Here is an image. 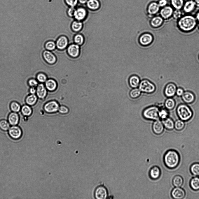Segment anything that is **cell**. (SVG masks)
<instances>
[{"mask_svg": "<svg viewBox=\"0 0 199 199\" xmlns=\"http://www.w3.org/2000/svg\"><path fill=\"white\" fill-rule=\"evenodd\" d=\"M176 22L177 28L185 33L193 31L197 27L198 23L194 15L191 14H184Z\"/></svg>", "mask_w": 199, "mask_h": 199, "instance_id": "1", "label": "cell"}, {"mask_svg": "<svg viewBox=\"0 0 199 199\" xmlns=\"http://www.w3.org/2000/svg\"><path fill=\"white\" fill-rule=\"evenodd\" d=\"M165 166L170 169L177 167L179 164L180 157L179 153L174 149H169L165 154L163 158Z\"/></svg>", "mask_w": 199, "mask_h": 199, "instance_id": "2", "label": "cell"}, {"mask_svg": "<svg viewBox=\"0 0 199 199\" xmlns=\"http://www.w3.org/2000/svg\"><path fill=\"white\" fill-rule=\"evenodd\" d=\"M176 112L179 119L184 121L190 120L193 115L191 109L187 105L185 104L179 105L176 109Z\"/></svg>", "mask_w": 199, "mask_h": 199, "instance_id": "3", "label": "cell"}, {"mask_svg": "<svg viewBox=\"0 0 199 199\" xmlns=\"http://www.w3.org/2000/svg\"><path fill=\"white\" fill-rule=\"evenodd\" d=\"M159 108L156 106H152L146 109L143 112V115L146 119L156 120L159 119Z\"/></svg>", "mask_w": 199, "mask_h": 199, "instance_id": "4", "label": "cell"}, {"mask_svg": "<svg viewBox=\"0 0 199 199\" xmlns=\"http://www.w3.org/2000/svg\"><path fill=\"white\" fill-rule=\"evenodd\" d=\"M139 89L141 91L147 94L154 92L156 90L155 85L147 80L142 81L139 85Z\"/></svg>", "mask_w": 199, "mask_h": 199, "instance_id": "5", "label": "cell"}, {"mask_svg": "<svg viewBox=\"0 0 199 199\" xmlns=\"http://www.w3.org/2000/svg\"><path fill=\"white\" fill-rule=\"evenodd\" d=\"M108 191L106 187L103 185L97 186L94 190V196L95 199H105L108 197Z\"/></svg>", "mask_w": 199, "mask_h": 199, "instance_id": "6", "label": "cell"}, {"mask_svg": "<svg viewBox=\"0 0 199 199\" xmlns=\"http://www.w3.org/2000/svg\"><path fill=\"white\" fill-rule=\"evenodd\" d=\"M174 10L170 5H168L160 8L159 12L160 15L165 21H168L172 18Z\"/></svg>", "mask_w": 199, "mask_h": 199, "instance_id": "7", "label": "cell"}, {"mask_svg": "<svg viewBox=\"0 0 199 199\" xmlns=\"http://www.w3.org/2000/svg\"><path fill=\"white\" fill-rule=\"evenodd\" d=\"M8 133L10 137L15 140L20 139L22 134L21 128L16 125L12 126L10 127L8 129Z\"/></svg>", "mask_w": 199, "mask_h": 199, "instance_id": "8", "label": "cell"}, {"mask_svg": "<svg viewBox=\"0 0 199 199\" xmlns=\"http://www.w3.org/2000/svg\"><path fill=\"white\" fill-rule=\"evenodd\" d=\"M196 8L194 0H186L185 1L182 10L184 14H191Z\"/></svg>", "mask_w": 199, "mask_h": 199, "instance_id": "9", "label": "cell"}, {"mask_svg": "<svg viewBox=\"0 0 199 199\" xmlns=\"http://www.w3.org/2000/svg\"><path fill=\"white\" fill-rule=\"evenodd\" d=\"M80 50V46L75 43L70 44L67 48L68 55L73 58H77L79 56Z\"/></svg>", "mask_w": 199, "mask_h": 199, "instance_id": "10", "label": "cell"}, {"mask_svg": "<svg viewBox=\"0 0 199 199\" xmlns=\"http://www.w3.org/2000/svg\"><path fill=\"white\" fill-rule=\"evenodd\" d=\"M177 89L176 84L173 82L167 84L164 89V94L167 98L172 97L176 94Z\"/></svg>", "mask_w": 199, "mask_h": 199, "instance_id": "11", "label": "cell"}, {"mask_svg": "<svg viewBox=\"0 0 199 199\" xmlns=\"http://www.w3.org/2000/svg\"><path fill=\"white\" fill-rule=\"evenodd\" d=\"M42 56L44 61L49 64H53L56 62V57L51 51L44 50L42 52Z\"/></svg>", "mask_w": 199, "mask_h": 199, "instance_id": "12", "label": "cell"}, {"mask_svg": "<svg viewBox=\"0 0 199 199\" xmlns=\"http://www.w3.org/2000/svg\"><path fill=\"white\" fill-rule=\"evenodd\" d=\"M172 197L175 199H182L185 196V191L180 187H175L172 190L171 193Z\"/></svg>", "mask_w": 199, "mask_h": 199, "instance_id": "13", "label": "cell"}, {"mask_svg": "<svg viewBox=\"0 0 199 199\" xmlns=\"http://www.w3.org/2000/svg\"><path fill=\"white\" fill-rule=\"evenodd\" d=\"M67 38L64 36H60L55 42L56 47L59 50H63L67 47L68 45Z\"/></svg>", "mask_w": 199, "mask_h": 199, "instance_id": "14", "label": "cell"}, {"mask_svg": "<svg viewBox=\"0 0 199 199\" xmlns=\"http://www.w3.org/2000/svg\"><path fill=\"white\" fill-rule=\"evenodd\" d=\"M160 9L157 2L153 1L148 5L147 11L150 15L153 16L159 13Z\"/></svg>", "mask_w": 199, "mask_h": 199, "instance_id": "15", "label": "cell"}, {"mask_svg": "<svg viewBox=\"0 0 199 199\" xmlns=\"http://www.w3.org/2000/svg\"><path fill=\"white\" fill-rule=\"evenodd\" d=\"M44 109L48 113H53L58 110L59 106L58 104L55 101H49L45 104Z\"/></svg>", "mask_w": 199, "mask_h": 199, "instance_id": "16", "label": "cell"}, {"mask_svg": "<svg viewBox=\"0 0 199 199\" xmlns=\"http://www.w3.org/2000/svg\"><path fill=\"white\" fill-rule=\"evenodd\" d=\"M161 175V170L160 168L156 165L153 166L149 170V176L151 179L155 180L158 179Z\"/></svg>", "mask_w": 199, "mask_h": 199, "instance_id": "17", "label": "cell"}, {"mask_svg": "<svg viewBox=\"0 0 199 199\" xmlns=\"http://www.w3.org/2000/svg\"><path fill=\"white\" fill-rule=\"evenodd\" d=\"M164 128L162 121L159 119L155 120L153 125V132L157 135H160L162 133Z\"/></svg>", "mask_w": 199, "mask_h": 199, "instance_id": "18", "label": "cell"}, {"mask_svg": "<svg viewBox=\"0 0 199 199\" xmlns=\"http://www.w3.org/2000/svg\"><path fill=\"white\" fill-rule=\"evenodd\" d=\"M181 97L183 101L186 104L192 103L195 100L194 94L189 91H184Z\"/></svg>", "mask_w": 199, "mask_h": 199, "instance_id": "19", "label": "cell"}, {"mask_svg": "<svg viewBox=\"0 0 199 199\" xmlns=\"http://www.w3.org/2000/svg\"><path fill=\"white\" fill-rule=\"evenodd\" d=\"M87 15L85 9L82 7H80L76 10L74 17L77 21H81L85 18Z\"/></svg>", "mask_w": 199, "mask_h": 199, "instance_id": "20", "label": "cell"}, {"mask_svg": "<svg viewBox=\"0 0 199 199\" xmlns=\"http://www.w3.org/2000/svg\"><path fill=\"white\" fill-rule=\"evenodd\" d=\"M153 39L151 35L149 33H145L141 36L139 40L141 44L146 45L151 43Z\"/></svg>", "mask_w": 199, "mask_h": 199, "instance_id": "21", "label": "cell"}, {"mask_svg": "<svg viewBox=\"0 0 199 199\" xmlns=\"http://www.w3.org/2000/svg\"><path fill=\"white\" fill-rule=\"evenodd\" d=\"M164 20L160 16H155L153 17L151 21V25L155 28L161 27L163 24Z\"/></svg>", "mask_w": 199, "mask_h": 199, "instance_id": "22", "label": "cell"}, {"mask_svg": "<svg viewBox=\"0 0 199 199\" xmlns=\"http://www.w3.org/2000/svg\"><path fill=\"white\" fill-rule=\"evenodd\" d=\"M36 93L37 97L40 98H43L46 96L47 90L43 84H40L37 85Z\"/></svg>", "mask_w": 199, "mask_h": 199, "instance_id": "23", "label": "cell"}, {"mask_svg": "<svg viewBox=\"0 0 199 199\" xmlns=\"http://www.w3.org/2000/svg\"><path fill=\"white\" fill-rule=\"evenodd\" d=\"M19 120V116L17 112H11L8 116V121L10 124L12 126L17 125L18 123Z\"/></svg>", "mask_w": 199, "mask_h": 199, "instance_id": "24", "label": "cell"}, {"mask_svg": "<svg viewBox=\"0 0 199 199\" xmlns=\"http://www.w3.org/2000/svg\"><path fill=\"white\" fill-rule=\"evenodd\" d=\"M162 122L164 128L167 130L171 131L174 128V122L171 118L167 117L162 120Z\"/></svg>", "mask_w": 199, "mask_h": 199, "instance_id": "25", "label": "cell"}, {"mask_svg": "<svg viewBox=\"0 0 199 199\" xmlns=\"http://www.w3.org/2000/svg\"><path fill=\"white\" fill-rule=\"evenodd\" d=\"M185 1L184 0H170V5L174 10H182Z\"/></svg>", "mask_w": 199, "mask_h": 199, "instance_id": "26", "label": "cell"}, {"mask_svg": "<svg viewBox=\"0 0 199 199\" xmlns=\"http://www.w3.org/2000/svg\"><path fill=\"white\" fill-rule=\"evenodd\" d=\"M191 188L195 191L199 190V177L195 176L192 178L190 181Z\"/></svg>", "mask_w": 199, "mask_h": 199, "instance_id": "27", "label": "cell"}, {"mask_svg": "<svg viewBox=\"0 0 199 199\" xmlns=\"http://www.w3.org/2000/svg\"><path fill=\"white\" fill-rule=\"evenodd\" d=\"M129 84L130 86L133 88H136L140 83L139 78L137 76L134 75L131 76L129 78Z\"/></svg>", "mask_w": 199, "mask_h": 199, "instance_id": "28", "label": "cell"}, {"mask_svg": "<svg viewBox=\"0 0 199 199\" xmlns=\"http://www.w3.org/2000/svg\"><path fill=\"white\" fill-rule=\"evenodd\" d=\"M164 105L166 109L168 110H171L175 107L176 103L172 98H168L165 101Z\"/></svg>", "mask_w": 199, "mask_h": 199, "instance_id": "29", "label": "cell"}, {"mask_svg": "<svg viewBox=\"0 0 199 199\" xmlns=\"http://www.w3.org/2000/svg\"><path fill=\"white\" fill-rule=\"evenodd\" d=\"M184 183L183 177L179 175H176L173 178L172 183L175 187H181Z\"/></svg>", "mask_w": 199, "mask_h": 199, "instance_id": "30", "label": "cell"}, {"mask_svg": "<svg viewBox=\"0 0 199 199\" xmlns=\"http://www.w3.org/2000/svg\"><path fill=\"white\" fill-rule=\"evenodd\" d=\"M45 86L48 90L53 91L57 88V84L56 81L53 79H49L46 81Z\"/></svg>", "mask_w": 199, "mask_h": 199, "instance_id": "31", "label": "cell"}, {"mask_svg": "<svg viewBox=\"0 0 199 199\" xmlns=\"http://www.w3.org/2000/svg\"><path fill=\"white\" fill-rule=\"evenodd\" d=\"M87 5L90 9L92 10L97 9L100 6V3L98 0H88Z\"/></svg>", "mask_w": 199, "mask_h": 199, "instance_id": "32", "label": "cell"}, {"mask_svg": "<svg viewBox=\"0 0 199 199\" xmlns=\"http://www.w3.org/2000/svg\"><path fill=\"white\" fill-rule=\"evenodd\" d=\"M83 27V24L81 21H74L71 24V27L72 30L75 32H78L80 31Z\"/></svg>", "mask_w": 199, "mask_h": 199, "instance_id": "33", "label": "cell"}, {"mask_svg": "<svg viewBox=\"0 0 199 199\" xmlns=\"http://www.w3.org/2000/svg\"><path fill=\"white\" fill-rule=\"evenodd\" d=\"M191 173L195 176L199 177V163L192 164L190 168Z\"/></svg>", "mask_w": 199, "mask_h": 199, "instance_id": "34", "label": "cell"}, {"mask_svg": "<svg viewBox=\"0 0 199 199\" xmlns=\"http://www.w3.org/2000/svg\"><path fill=\"white\" fill-rule=\"evenodd\" d=\"M37 100V96L35 94H31L27 97L25 101L28 105H32L36 103Z\"/></svg>", "mask_w": 199, "mask_h": 199, "instance_id": "35", "label": "cell"}, {"mask_svg": "<svg viewBox=\"0 0 199 199\" xmlns=\"http://www.w3.org/2000/svg\"><path fill=\"white\" fill-rule=\"evenodd\" d=\"M184 122L180 119L176 120L174 122V128L177 131H181L185 127Z\"/></svg>", "mask_w": 199, "mask_h": 199, "instance_id": "36", "label": "cell"}, {"mask_svg": "<svg viewBox=\"0 0 199 199\" xmlns=\"http://www.w3.org/2000/svg\"><path fill=\"white\" fill-rule=\"evenodd\" d=\"M74 41L75 43L80 46L83 44L84 42V38L82 34H77L74 36Z\"/></svg>", "mask_w": 199, "mask_h": 199, "instance_id": "37", "label": "cell"}, {"mask_svg": "<svg viewBox=\"0 0 199 199\" xmlns=\"http://www.w3.org/2000/svg\"><path fill=\"white\" fill-rule=\"evenodd\" d=\"M21 110L22 114L25 116H30L32 112V108L28 105H23L21 108Z\"/></svg>", "mask_w": 199, "mask_h": 199, "instance_id": "38", "label": "cell"}, {"mask_svg": "<svg viewBox=\"0 0 199 199\" xmlns=\"http://www.w3.org/2000/svg\"><path fill=\"white\" fill-rule=\"evenodd\" d=\"M44 47L46 50L51 51L56 47V43L53 41H48L45 43Z\"/></svg>", "mask_w": 199, "mask_h": 199, "instance_id": "39", "label": "cell"}, {"mask_svg": "<svg viewBox=\"0 0 199 199\" xmlns=\"http://www.w3.org/2000/svg\"><path fill=\"white\" fill-rule=\"evenodd\" d=\"M183 14L184 13L181 10L174 9L172 18L177 21L184 15Z\"/></svg>", "mask_w": 199, "mask_h": 199, "instance_id": "40", "label": "cell"}, {"mask_svg": "<svg viewBox=\"0 0 199 199\" xmlns=\"http://www.w3.org/2000/svg\"><path fill=\"white\" fill-rule=\"evenodd\" d=\"M141 94V91L139 89L134 88L130 92V95L131 98L135 99L139 97Z\"/></svg>", "mask_w": 199, "mask_h": 199, "instance_id": "41", "label": "cell"}, {"mask_svg": "<svg viewBox=\"0 0 199 199\" xmlns=\"http://www.w3.org/2000/svg\"><path fill=\"white\" fill-rule=\"evenodd\" d=\"M10 124L8 121L5 120H2L0 121V128L4 131L8 130L10 128Z\"/></svg>", "mask_w": 199, "mask_h": 199, "instance_id": "42", "label": "cell"}, {"mask_svg": "<svg viewBox=\"0 0 199 199\" xmlns=\"http://www.w3.org/2000/svg\"><path fill=\"white\" fill-rule=\"evenodd\" d=\"M168 115L169 112L168 110L165 108L159 110V118L161 119L162 120L168 117Z\"/></svg>", "mask_w": 199, "mask_h": 199, "instance_id": "43", "label": "cell"}, {"mask_svg": "<svg viewBox=\"0 0 199 199\" xmlns=\"http://www.w3.org/2000/svg\"><path fill=\"white\" fill-rule=\"evenodd\" d=\"M10 108L12 111L15 112H19L21 109L20 105L18 103L15 101L11 103Z\"/></svg>", "mask_w": 199, "mask_h": 199, "instance_id": "44", "label": "cell"}, {"mask_svg": "<svg viewBox=\"0 0 199 199\" xmlns=\"http://www.w3.org/2000/svg\"><path fill=\"white\" fill-rule=\"evenodd\" d=\"M36 78L37 80L40 82H44L47 80V76L43 73L40 72L38 73L37 74Z\"/></svg>", "mask_w": 199, "mask_h": 199, "instance_id": "45", "label": "cell"}, {"mask_svg": "<svg viewBox=\"0 0 199 199\" xmlns=\"http://www.w3.org/2000/svg\"><path fill=\"white\" fill-rule=\"evenodd\" d=\"M67 4L71 7H74L75 6L78 2V0H65Z\"/></svg>", "mask_w": 199, "mask_h": 199, "instance_id": "46", "label": "cell"}, {"mask_svg": "<svg viewBox=\"0 0 199 199\" xmlns=\"http://www.w3.org/2000/svg\"><path fill=\"white\" fill-rule=\"evenodd\" d=\"M28 84L31 87H34L37 86L38 82L34 78H31L28 80Z\"/></svg>", "mask_w": 199, "mask_h": 199, "instance_id": "47", "label": "cell"}, {"mask_svg": "<svg viewBox=\"0 0 199 199\" xmlns=\"http://www.w3.org/2000/svg\"><path fill=\"white\" fill-rule=\"evenodd\" d=\"M157 2L160 8L168 5V0H158Z\"/></svg>", "mask_w": 199, "mask_h": 199, "instance_id": "48", "label": "cell"}, {"mask_svg": "<svg viewBox=\"0 0 199 199\" xmlns=\"http://www.w3.org/2000/svg\"><path fill=\"white\" fill-rule=\"evenodd\" d=\"M76 10L74 7H71L67 10V14L70 17H73L74 16Z\"/></svg>", "mask_w": 199, "mask_h": 199, "instance_id": "49", "label": "cell"}, {"mask_svg": "<svg viewBox=\"0 0 199 199\" xmlns=\"http://www.w3.org/2000/svg\"><path fill=\"white\" fill-rule=\"evenodd\" d=\"M58 110L60 112L63 114L67 113L69 111L68 108L64 106H61L60 107Z\"/></svg>", "mask_w": 199, "mask_h": 199, "instance_id": "50", "label": "cell"}, {"mask_svg": "<svg viewBox=\"0 0 199 199\" xmlns=\"http://www.w3.org/2000/svg\"><path fill=\"white\" fill-rule=\"evenodd\" d=\"M184 91L182 88L181 87H179L177 88L176 94L178 96H181L184 94Z\"/></svg>", "mask_w": 199, "mask_h": 199, "instance_id": "51", "label": "cell"}, {"mask_svg": "<svg viewBox=\"0 0 199 199\" xmlns=\"http://www.w3.org/2000/svg\"><path fill=\"white\" fill-rule=\"evenodd\" d=\"M29 91L31 94H35L36 93V89L34 87H31Z\"/></svg>", "mask_w": 199, "mask_h": 199, "instance_id": "52", "label": "cell"}, {"mask_svg": "<svg viewBox=\"0 0 199 199\" xmlns=\"http://www.w3.org/2000/svg\"><path fill=\"white\" fill-rule=\"evenodd\" d=\"M194 16L198 22L199 23V10L196 13Z\"/></svg>", "mask_w": 199, "mask_h": 199, "instance_id": "53", "label": "cell"}, {"mask_svg": "<svg viewBox=\"0 0 199 199\" xmlns=\"http://www.w3.org/2000/svg\"><path fill=\"white\" fill-rule=\"evenodd\" d=\"M197 8H199V0H194Z\"/></svg>", "mask_w": 199, "mask_h": 199, "instance_id": "54", "label": "cell"}, {"mask_svg": "<svg viewBox=\"0 0 199 199\" xmlns=\"http://www.w3.org/2000/svg\"><path fill=\"white\" fill-rule=\"evenodd\" d=\"M79 2L81 3L84 4L87 3L88 0H78Z\"/></svg>", "mask_w": 199, "mask_h": 199, "instance_id": "55", "label": "cell"}, {"mask_svg": "<svg viewBox=\"0 0 199 199\" xmlns=\"http://www.w3.org/2000/svg\"><path fill=\"white\" fill-rule=\"evenodd\" d=\"M197 27L198 30H199V23H198L197 26Z\"/></svg>", "mask_w": 199, "mask_h": 199, "instance_id": "56", "label": "cell"}, {"mask_svg": "<svg viewBox=\"0 0 199 199\" xmlns=\"http://www.w3.org/2000/svg\"><path fill=\"white\" fill-rule=\"evenodd\" d=\"M198 59H199V55H198Z\"/></svg>", "mask_w": 199, "mask_h": 199, "instance_id": "57", "label": "cell"}]
</instances>
